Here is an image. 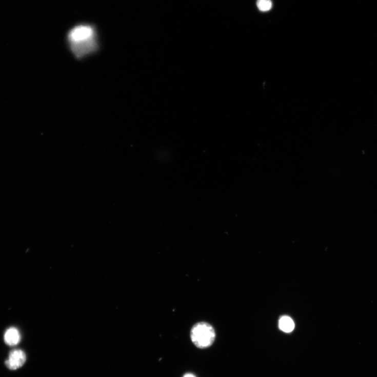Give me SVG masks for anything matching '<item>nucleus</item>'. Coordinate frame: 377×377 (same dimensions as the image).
<instances>
[{
    "label": "nucleus",
    "instance_id": "f257e3e1",
    "mask_svg": "<svg viewBox=\"0 0 377 377\" xmlns=\"http://www.w3.org/2000/svg\"><path fill=\"white\" fill-rule=\"evenodd\" d=\"M67 41L72 53L78 59L93 54L98 48L96 30L92 25H75L68 32Z\"/></svg>",
    "mask_w": 377,
    "mask_h": 377
},
{
    "label": "nucleus",
    "instance_id": "f03ea898",
    "mask_svg": "<svg viewBox=\"0 0 377 377\" xmlns=\"http://www.w3.org/2000/svg\"><path fill=\"white\" fill-rule=\"evenodd\" d=\"M216 337L213 326L207 322H199L193 325L190 338L194 345L199 348H207L214 343Z\"/></svg>",
    "mask_w": 377,
    "mask_h": 377
},
{
    "label": "nucleus",
    "instance_id": "7ed1b4c3",
    "mask_svg": "<svg viewBox=\"0 0 377 377\" xmlns=\"http://www.w3.org/2000/svg\"><path fill=\"white\" fill-rule=\"evenodd\" d=\"M27 361V356L21 349H15L11 351L9 359L5 364L10 370H16L22 367Z\"/></svg>",
    "mask_w": 377,
    "mask_h": 377
},
{
    "label": "nucleus",
    "instance_id": "20e7f679",
    "mask_svg": "<svg viewBox=\"0 0 377 377\" xmlns=\"http://www.w3.org/2000/svg\"><path fill=\"white\" fill-rule=\"evenodd\" d=\"M21 339L19 331L14 327L8 329L5 333V342L9 346H13L17 345L20 342Z\"/></svg>",
    "mask_w": 377,
    "mask_h": 377
},
{
    "label": "nucleus",
    "instance_id": "39448f33",
    "mask_svg": "<svg viewBox=\"0 0 377 377\" xmlns=\"http://www.w3.org/2000/svg\"><path fill=\"white\" fill-rule=\"evenodd\" d=\"M279 325L281 330L286 333L292 332L294 328V323L293 320L287 316L281 319Z\"/></svg>",
    "mask_w": 377,
    "mask_h": 377
},
{
    "label": "nucleus",
    "instance_id": "423d86ee",
    "mask_svg": "<svg viewBox=\"0 0 377 377\" xmlns=\"http://www.w3.org/2000/svg\"><path fill=\"white\" fill-rule=\"evenodd\" d=\"M256 5L259 10L262 12L269 11L272 7L271 0H257Z\"/></svg>",
    "mask_w": 377,
    "mask_h": 377
},
{
    "label": "nucleus",
    "instance_id": "0eeeda50",
    "mask_svg": "<svg viewBox=\"0 0 377 377\" xmlns=\"http://www.w3.org/2000/svg\"><path fill=\"white\" fill-rule=\"evenodd\" d=\"M183 377H196L194 374L191 373H186Z\"/></svg>",
    "mask_w": 377,
    "mask_h": 377
}]
</instances>
